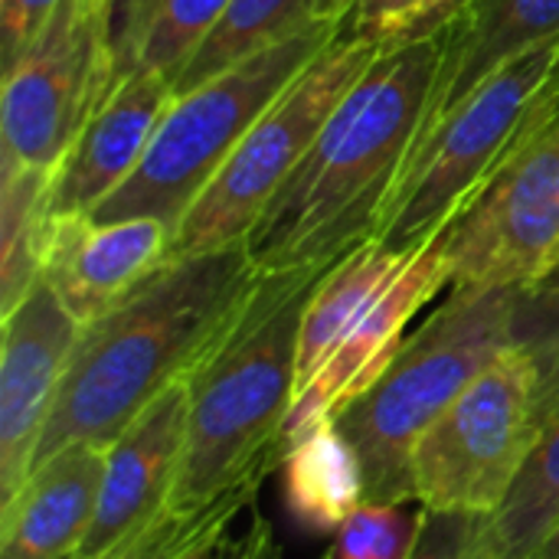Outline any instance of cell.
Listing matches in <instances>:
<instances>
[{"label":"cell","mask_w":559,"mask_h":559,"mask_svg":"<svg viewBox=\"0 0 559 559\" xmlns=\"http://www.w3.org/2000/svg\"><path fill=\"white\" fill-rule=\"evenodd\" d=\"M442 52L445 26L383 49L354 82L246 236L262 275L334 265L377 236L416 151Z\"/></svg>","instance_id":"1"},{"label":"cell","mask_w":559,"mask_h":559,"mask_svg":"<svg viewBox=\"0 0 559 559\" xmlns=\"http://www.w3.org/2000/svg\"><path fill=\"white\" fill-rule=\"evenodd\" d=\"M259 275L246 242L177 259L85 324L33 468L72 445L108 449L167 386L190 377Z\"/></svg>","instance_id":"2"},{"label":"cell","mask_w":559,"mask_h":559,"mask_svg":"<svg viewBox=\"0 0 559 559\" xmlns=\"http://www.w3.org/2000/svg\"><path fill=\"white\" fill-rule=\"evenodd\" d=\"M328 269L259 275L229 328L190 370L187 439L170 514L193 518L262 481L278 462V432L298 393L305 308Z\"/></svg>","instance_id":"3"},{"label":"cell","mask_w":559,"mask_h":559,"mask_svg":"<svg viewBox=\"0 0 559 559\" xmlns=\"http://www.w3.org/2000/svg\"><path fill=\"white\" fill-rule=\"evenodd\" d=\"M518 295L521 288H452L449 301L403 341L380 380L334 416L364 465L367 501L419 504L416 445L459 393L511 347Z\"/></svg>","instance_id":"4"},{"label":"cell","mask_w":559,"mask_h":559,"mask_svg":"<svg viewBox=\"0 0 559 559\" xmlns=\"http://www.w3.org/2000/svg\"><path fill=\"white\" fill-rule=\"evenodd\" d=\"M347 3H331L282 39L177 95L141 164L88 213V219L121 223L154 216L177 229L246 131L324 49L347 33Z\"/></svg>","instance_id":"5"},{"label":"cell","mask_w":559,"mask_h":559,"mask_svg":"<svg viewBox=\"0 0 559 559\" xmlns=\"http://www.w3.org/2000/svg\"><path fill=\"white\" fill-rule=\"evenodd\" d=\"M554 124L559 36L491 72L413 151L373 239L393 252L423 249Z\"/></svg>","instance_id":"6"},{"label":"cell","mask_w":559,"mask_h":559,"mask_svg":"<svg viewBox=\"0 0 559 559\" xmlns=\"http://www.w3.org/2000/svg\"><path fill=\"white\" fill-rule=\"evenodd\" d=\"M380 52L383 46L373 39L347 33L324 49L246 131L229 160L183 213L174 229L170 262L246 242L269 200L318 141L331 111Z\"/></svg>","instance_id":"7"},{"label":"cell","mask_w":559,"mask_h":559,"mask_svg":"<svg viewBox=\"0 0 559 559\" xmlns=\"http://www.w3.org/2000/svg\"><path fill=\"white\" fill-rule=\"evenodd\" d=\"M534 393V360L514 347L498 354L416 445L419 508L491 518L540 436Z\"/></svg>","instance_id":"8"},{"label":"cell","mask_w":559,"mask_h":559,"mask_svg":"<svg viewBox=\"0 0 559 559\" xmlns=\"http://www.w3.org/2000/svg\"><path fill=\"white\" fill-rule=\"evenodd\" d=\"M115 0H62L3 69V164L56 170L115 85Z\"/></svg>","instance_id":"9"},{"label":"cell","mask_w":559,"mask_h":559,"mask_svg":"<svg viewBox=\"0 0 559 559\" xmlns=\"http://www.w3.org/2000/svg\"><path fill=\"white\" fill-rule=\"evenodd\" d=\"M452 288H531L559 255V124L514 157L439 236Z\"/></svg>","instance_id":"10"},{"label":"cell","mask_w":559,"mask_h":559,"mask_svg":"<svg viewBox=\"0 0 559 559\" xmlns=\"http://www.w3.org/2000/svg\"><path fill=\"white\" fill-rule=\"evenodd\" d=\"M82 324L56 288L39 278L20 305L3 314L0 347V511L20 495L33 472L56 393L69 370Z\"/></svg>","instance_id":"11"},{"label":"cell","mask_w":559,"mask_h":559,"mask_svg":"<svg viewBox=\"0 0 559 559\" xmlns=\"http://www.w3.org/2000/svg\"><path fill=\"white\" fill-rule=\"evenodd\" d=\"M445 285H452V272L439 239L406 255L393 282L360 314V321L350 328V334L341 341V347L331 354L321 373L295 396L278 432V459L288 452V445H295L318 426L331 423L347 403H354L364 390H370L380 380V373L403 347L409 321Z\"/></svg>","instance_id":"12"},{"label":"cell","mask_w":559,"mask_h":559,"mask_svg":"<svg viewBox=\"0 0 559 559\" xmlns=\"http://www.w3.org/2000/svg\"><path fill=\"white\" fill-rule=\"evenodd\" d=\"M187 409L183 377L105 449L95 521L72 559H105L167 514L187 439Z\"/></svg>","instance_id":"13"},{"label":"cell","mask_w":559,"mask_h":559,"mask_svg":"<svg viewBox=\"0 0 559 559\" xmlns=\"http://www.w3.org/2000/svg\"><path fill=\"white\" fill-rule=\"evenodd\" d=\"M174 226L154 216L92 223L49 216L43 278L85 328L170 262Z\"/></svg>","instance_id":"14"},{"label":"cell","mask_w":559,"mask_h":559,"mask_svg":"<svg viewBox=\"0 0 559 559\" xmlns=\"http://www.w3.org/2000/svg\"><path fill=\"white\" fill-rule=\"evenodd\" d=\"M174 82L131 69L115 79L88 124L79 131L49 183V216H88L141 164L160 118L174 105Z\"/></svg>","instance_id":"15"},{"label":"cell","mask_w":559,"mask_h":559,"mask_svg":"<svg viewBox=\"0 0 559 559\" xmlns=\"http://www.w3.org/2000/svg\"><path fill=\"white\" fill-rule=\"evenodd\" d=\"M557 36L559 0H465L462 10L445 23L442 69L416 147L491 72Z\"/></svg>","instance_id":"16"},{"label":"cell","mask_w":559,"mask_h":559,"mask_svg":"<svg viewBox=\"0 0 559 559\" xmlns=\"http://www.w3.org/2000/svg\"><path fill=\"white\" fill-rule=\"evenodd\" d=\"M105 475V449L72 445L36 465L0 511V559H72L85 540Z\"/></svg>","instance_id":"17"},{"label":"cell","mask_w":559,"mask_h":559,"mask_svg":"<svg viewBox=\"0 0 559 559\" xmlns=\"http://www.w3.org/2000/svg\"><path fill=\"white\" fill-rule=\"evenodd\" d=\"M540 436L504 504L481 518L468 559H527L559 518V367L537 373Z\"/></svg>","instance_id":"18"},{"label":"cell","mask_w":559,"mask_h":559,"mask_svg":"<svg viewBox=\"0 0 559 559\" xmlns=\"http://www.w3.org/2000/svg\"><path fill=\"white\" fill-rule=\"evenodd\" d=\"M406 255L409 252H393L383 242L367 239L324 272V278L318 282V288L305 308V321H301L298 393L321 373V367L331 360V354L341 347V341L350 334V328L360 321V314L393 282V275L400 272Z\"/></svg>","instance_id":"19"},{"label":"cell","mask_w":559,"mask_h":559,"mask_svg":"<svg viewBox=\"0 0 559 559\" xmlns=\"http://www.w3.org/2000/svg\"><path fill=\"white\" fill-rule=\"evenodd\" d=\"M282 465L285 504L311 534H337L367 504L364 465L334 419L288 445Z\"/></svg>","instance_id":"20"},{"label":"cell","mask_w":559,"mask_h":559,"mask_svg":"<svg viewBox=\"0 0 559 559\" xmlns=\"http://www.w3.org/2000/svg\"><path fill=\"white\" fill-rule=\"evenodd\" d=\"M233 0H115V79L131 69L177 82Z\"/></svg>","instance_id":"21"},{"label":"cell","mask_w":559,"mask_h":559,"mask_svg":"<svg viewBox=\"0 0 559 559\" xmlns=\"http://www.w3.org/2000/svg\"><path fill=\"white\" fill-rule=\"evenodd\" d=\"M49 170L3 164L0 174V314H10L20 298L43 278L46 255V203Z\"/></svg>","instance_id":"22"},{"label":"cell","mask_w":559,"mask_h":559,"mask_svg":"<svg viewBox=\"0 0 559 559\" xmlns=\"http://www.w3.org/2000/svg\"><path fill=\"white\" fill-rule=\"evenodd\" d=\"M331 7V0H233L213 33L200 43L190 62L174 82V95H183L239 59L259 52L262 46L282 39L314 13Z\"/></svg>","instance_id":"23"},{"label":"cell","mask_w":559,"mask_h":559,"mask_svg":"<svg viewBox=\"0 0 559 559\" xmlns=\"http://www.w3.org/2000/svg\"><path fill=\"white\" fill-rule=\"evenodd\" d=\"M331 3L350 7L347 36H364L390 49L442 29L462 10L465 0H331Z\"/></svg>","instance_id":"24"},{"label":"cell","mask_w":559,"mask_h":559,"mask_svg":"<svg viewBox=\"0 0 559 559\" xmlns=\"http://www.w3.org/2000/svg\"><path fill=\"white\" fill-rule=\"evenodd\" d=\"M423 511H409V504H373L367 501L341 531L328 559H409Z\"/></svg>","instance_id":"25"},{"label":"cell","mask_w":559,"mask_h":559,"mask_svg":"<svg viewBox=\"0 0 559 559\" xmlns=\"http://www.w3.org/2000/svg\"><path fill=\"white\" fill-rule=\"evenodd\" d=\"M255 488H259V481L226 495L223 501L210 504L206 511H200L193 518H180V514L167 511L157 524H151L144 534H138L134 540H128L124 547H118L105 559H177L190 547H197L200 540H206L210 534L233 524L239 518V511L252 501Z\"/></svg>","instance_id":"26"},{"label":"cell","mask_w":559,"mask_h":559,"mask_svg":"<svg viewBox=\"0 0 559 559\" xmlns=\"http://www.w3.org/2000/svg\"><path fill=\"white\" fill-rule=\"evenodd\" d=\"M511 347L524 350L537 373L559 367V282L521 288L511 314Z\"/></svg>","instance_id":"27"},{"label":"cell","mask_w":559,"mask_h":559,"mask_svg":"<svg viewBox=\"0 0 559 559\" xmlns=\"http://www.w3.org/2000/svg\"><path fill=\"white\" fill-rule=\"evenodd\" d=\"M478 524H481V518H475V514L426 511L409 559H468Z\"/></svg>","instance_id":"28"},{"label":"cell","mask_w":559,"mask_h":559,"mask_svg":"<svg viewBox=\"0 0 559 559\" xmlns=\"http://www.w3.org/2000/svg\"><path fill=\"white\" fill-rule=\"evenodd\" d=\"M62 0H3L0 3V52L3 69L23 52V46L39 33V26L49 20V13Z\"/></svg>","instance_id":"29"},{"label":"cell","mask_w":559,"mask_h":559,"mask_svg":"<svg viewBox=\"0 0 559 559\" xmlns=\"http://www.w3.org/2000/svg\"><path fill=\"white\" fill-rule=\"evenodd\" d=\"M233 524H236V521H233ZM233 524H226L223 531L210 534L206 540H200L197 547H190L187 554H180L177 559H216V554H219V544H223V537H226V531H229Z\"/></svg>","instance_id":"30"},{"label":"cell","mask_w":559,"mask_h":559,"mask_svg":"<svg viewBox=\"0 0 559 559\" xmlns=\"http://www.w3.org/2000/svg\"><path fill=\"white\" fill-rule=\"evenodd\" d=\"M527 559H559V518L557 524L544 534V540L531 550V557Z\"/></svg>","instance_id":"31"},{"label":"cell","mask_w":559,"mask_h":559,"mask_svg":"<svg viewBox=\"0 0 559 559\" xmlns=\"http://www.w3.org/2000/svg\"><path fill=\"white\" fill-rule=\"evenodd\" d=\"M544 282H559V255H557V262H554V269H550V275H547Z\"/></svg>","instance_id":"32"},{"label":"cell","mask_w":559,"mask_h":559,"mask_svg":"<svg viewBox=\"0 0 559 559\" xmlns=\"http://www.w3.org/2000/svg\"><path fill=\"white\" fill-rule=\"evenodd\" d=\"M324 559H328V557H324Z\"/></svg>","instance_id":"33"}]
</instances>
